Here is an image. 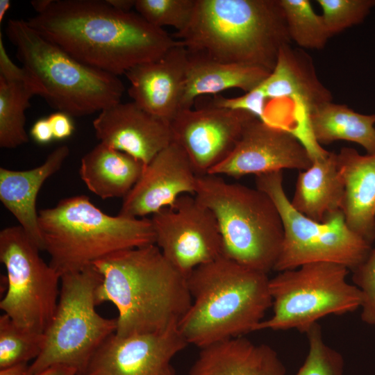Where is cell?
I'll use <instances>...</instances> for the list:
<instances>
[{"mask_svg": "<svg viewBox=\"0 0 375 375\" xmlns=\"http://www.w3.org/2000/svg\"><path fill=\"white\" fill-rule=\"evenodd\" d=\"M26 21L78 61L117 76L160 58L177 43L138 13L119 11L106 0H53Z\"/></svg>", "mask_w": 375, "mask_h": 375, "instance_id": "6da1fadb", "label": "cell"}, {"mask_svg": "<svg viewBox=\"0 0 375 375\" xmlns=\"http://www.w3.org/2000/svg\"><path fill=\"white\" fill-rule=\"evenodd\" d=\"M92 265L101 276L97 303L109 301L116 306L118 336L178 326L192 303L186 277L156 244L114 252Z\"/></svg>", "mask_w": 375, "mask_h": 375, "instance_id": "7a4b0ae2", "label": "cell"}, {"mask_svg": "<svg viewBox=\"0 0 375 375\" xmlns=\"http://www.w3.org/2000/svg\"><path fill=\"white\" fill-rule=\"evenodd\" d=\"M268 274L224 256L188 276L192 303L178 329L199 349L255 331L272 307Z\"/></svg>", "mask_w": 375, "mask_h": 375, "instance_id": "3957f363", "label": "cell"}, {"mask_svg": "<svg viewBox=\"0 0 375 375\" xmlns=\"http://www.w3.org/2000/svg\"><path fill=\"white\" fill-rule=\"evenodd\" d=\"M175 37L190 53L269 72L291 42L278 0H196L189 25Z\"/></svg>", "mask_w": 375, "mask_h": 375, "instance_id": "277c9868", "label": "cell"}, {"mask_svg": "<svg viewBox=\"0 0 375 375\" xmlns=\"http://www.w3.org/2000/svg\"><path fill=\"white\" fill-rule=\"evenodd\" d=\"M38 213L42 251L61 276L114 252L155 244L150 219L108 215L85 195L62 199Z\"/></svg>", "mask_w": 375, "mask_h": 375, "instance_id": "5b68a950", "label": "cell"}, {"mask_svg": "<svg viewBox=\"0 0 375 375\" xmlns=\"http://www.w3.org/2000/svg\"><path fill=\"white\" fill-rule=\"evenodd\" d=\"M6 33L22 67L47 103L70 116L89 115L121 102L118 76L88 66L44 38L24 19H10Z\"/></svg>", "mask_w": 375, "mask_h": 375, "instance_id": "8992f818", "label": "cell"}, {"mask_svg": "<svg viewBox=\"0 0 375 375\" xmlns=\"http://www.w3.org/2000/svg\"><path fill=\"white\" fill-rule=\"evenodd\" d=\"M195 197L215 215L223 256L268 274L281 253L283 226L272 199L262 190L231 183L221 176H197Z\"/></svg>", "mask_w": 375, "mask_h": 375, "instance_id": "52a82bcc", "label": "cell"}, {"mask_svg": "<svg viewBox=\"0 0 375 375\" xmlns=\"http://www.w3.org/2000/svg\"><path fill=\"white\" fill-rule=\"evenodd\" d=\"M101 280L93 265L61 276L57 308L28 375L56 365L74 368L80 375L101 344L116 332L117 318H105L96 310Z\"/></svg>", "mask_w": 375, "mask_h": 375, "instance_id": "ba28073f", "label": "cell"}, {"mask_svg": "<svg viewBox=\"0 0 375 375\" xmlns=\"http://www.w3.org/2000/svg\"><path fill=\"white\" fill-rule=\"evenodd\" d=\"M349 270L340 264L319 262L278 272L269 279L273 313L255 331L296 329L306 333L324 317L356 310L362 297L347 281Z\"/></svg>", "mask_w": 375, "mask_h": 375, "instance_id": "9c48e42d", "label": "cell"}, {"mask_svg": "<svg viewBox=\"0 0 375 375\" xmlns=\"http://www.w3.org/2000/svg\"><path fill=\"white\" fill-rule=\"evenodd\" d=\"M256 184L274 201L283 226V244L274 271L319 262L337 263L353 270L372 250V244L347 226L341 210L328 215L324 222L296 210L285 194L283 172L256 176Z\"/></svg>", "mask_w": 375, "mask_h": 375, "instance_id": "30bf717a", "label": "cell"}, {"mask_svg": "<svg viewBox=\"0 0 375 375\" xmlns=\"http://www.w3.org/2000/svg\"><path fill=\"white\" fill-rule=\"evenodd\" d=\"M40 251L19 225L0 231V261L6 269L0 308L18 326L44 333L57 308L61 275Z\"/></svg>", "mask_w": 375, "mask_h": 375, "instance_id": "8fae6325", "label": "cell"}, {"mask_svg": "<svg viewBox=\"0 0 375 375\" xmlns=\"http://www.w3.org/2000/svg\"><path fill=\"white\" fill-rule=\"evenodd\" d=\"M150 219L155 244L186 278L199 266L223 256L217 219L195 197L180 196L173 205L152 215Z\"/></svg>", "mask_w": 375, "mask_h": 375, "instance_id": "7c38bea8", "label": "cell"}, {"mask_svg": "<svg viewBox=\"0 0 375 375\" xmlns=\"http://www.w3.org/2000/svg\"><path fill=\"white\" fill-rule=\"evenodd\" d=\"M256 117L211 103L182 110L170 122L173 142L185 151L198 176L208 174L231 154L246 126Z\"/></svg>", "mask_w": 375, "mask_h": 375, "instance_id": "4fadbf2b", "label": "cell"}, {"mask_svg": "<svg viewBox=\"0 0 375 375\" xmlns=\"http://www.w3.org/2000/svg\"><path fill=\"white\" fill-rule=\"evenodd\" d=\"M312 162L308 149L295 134L256 117L246 126L231 154L208 174L256 176L285 169L305 170Z\"/></svg>", "mask_w": 375, "mask_h": 375, "instance_id": "5bb4252c", "label": "cell"}, {"mask_svg": "<svg viewBox=\"0 0 375 375\" xmlns=\"http://www.w3.org/2000/svg\"><path fill=\"white\" fill-rule=\"evenodd\" d=\"M188 345L178 326L126 337L115 333L98 348L80 375H176L172 361Z\"/></svg>", "mask_w": 375, "mask_h": 375, "instance_id": "9a60e30c", "label": "cell"}, {"mask_svg": "<svg viewBox=\"0 0 375 375\" xmlns=\"http://www.w3.org/2000/svg\"><path fill=\"white\" fill-rule=\"evenodd\" d=\"M197 176L185 151L172 142L145 166L119 214L135 218L153 215L183 194H194Z\"/></svg>", "mask_w": 375, "mask_h": 375, "instance_id": "2e32d148", "label": "cell"}, {"mask_svg": "<svg viewBox=\"0 0 375 375\" xmlns=\"http://www.w3.org/2000/svg\"><path fill=\"white\" fill-rule=\"evenodd\" d=\"M92 125L97 139L145 166L173 142L170 123L134 101L119 102L101 110Z\"/></svg>", "mask_w": 375, "mask_h": 375, "instance_id": "e0dca14e", "label": "cell"}, {"mask_svg": "<svg viewBox=\"0 0 375 375\" xmlns=\"http://www.w3.org/2000/svg\"><path fill=\"white\" fill-rule=\"evenodd\" d=\"M188 58L186 48L177 41L160 58L128 70L124 75L130 83L128 93L133 101L170 123L181 110Z\"/></svg>", "mask_w": 375, "mask_h": 375, "instance_id": "ac0fdd59", "label": "cell"}, {"mask_svg": "<svg viewBox=\"0 0 375 375\" xmlns=\"http://www.w3.org/2000/svg\"><path fill=\"white\" fill-rule=\"evenodd\" d=\"M255 88L265 102L277 98L294 100L307 119L315 108L333 101L331 91L317 76L312 58L290 44L281 49L275 67Z\"/></svg>", "mask_w": 375, "mask_h": 375, "instance_id": "d6986e66", "label": "cell"}, {"mask_svg": "<svg viewBox=\"0 0 375 375\" xmlns=\"http://www.w3.org/2000/svg\"><path fill=\"white\" fill-rule=\"evenodd\" d=\"M69 154L67 145L51 151L40 165L26 170L0 168V200L33 243L42 251L37 197L45 181L62 167Z\"/></svg>", "mask_w": 375, "mask_h": 375, "instance_id": "ffe728a7", "label": "cell"}, {"mask_svg": "<svg viewBox=\"0 0 375 375\" xmlns=\"http://www.w3.org/2000/svg\"><path fill=\"white\" fill-rule=\"evenodd\" d=\"M338 167L344 187L341 211L347 226L369 243L374 241L375 153L342 147Z\"/></svg>", "mask_w": 375, "mask_h": 375, "instance_id": "44dd1931", "label": "cell"}, {"mask_svg": "<svg viewBox=\"0 0 375 375\" xmlns=\"http://www.w3.org/2000/svg\"><path fill=\"white\" fill-rule=\"evenodd\" d=\"M189 375H285L276 351L237 337L201 348Z\"/></svg>", "mask_w": 375, "mask_h": 375, "instance_id": "7402d4cb", "label": "cell"}, {"mask_svg": "<svg viewBox=\"0 0 375 375\" xmlns=\"http://www.w3.org/2000/svg\"><path fill=\"white\" fill-rule=\"evenodd\" d=\"M344 187L338 167L337 153L326 151L312 158L311 165L299 171L292 206L300 213L315 220L341 210Z\"/></svg>", "mask_w": 375, "mask_h": 375, "instance_id": "603a6c76", "label": "cell"}, {"mask_svg": "<svg viewBox=\"0 0 375 375\" xmlns=\"http://www.w3.org/2000/svg\"><path fill=\"white\" fill-rule=\"evenodd\" d=\"M188 55L181 110L192 108L196 99L201 95L216 94L231 88L249 92L270 74L256 66L222 62L189 51Z\"/></svg>", "mask_w": 375, "mask_h": 375, "instance_id": "cb8c5ba5", "label": "cell"}, {"mask_svg": "<svg viewBox=\"0 0 375 375\" xmlns=\"http://www.w3.org/2000/svg\"><path fill=\"white\" fill-rule=\"evenodd\" d=\"M144 167L133 156L99 143L81 158L79 175L88 190L100 198L124 199Z\"/></svg>", "mask_w": 375, "mask_h": 375, "instance_id": "d4e9b609", "label": "cell"}, {"mask_svg": "<svg viewBox=\"0 0 375 375\" xmlns=\"http://www.w3.org/2000/svg\"><path fill=\"white\" fill-rule=\"evenodd\" d=\"M307 126L319 145L345 140L360 145L367 153H375V114H362L347 105L327 101L310 112Z\"/></svg>", "mask_w": 375, "mask_h": 375, "instance_id": "484cf974", "label": "cell"}, {"mask_svg": "<svg viewBox=\"0 0 375 375\" xmlns=\"http://www.w3.org/2000/svg\"><path fill=\"white\" fill-rule=\"evenodd\" d=\"M33 79L6 81L0 77V147L15 149L28 142L25 129L30 99L38 95Z\"/></svg>", "mask_w": 375, "mask_h": 375, "instance_id": "4316f807", "label": "cell"}, {"mask_svg": "<svg viewBox=\"0 0 375 375\" xmlns=\"http://www.w3.org/2000/svg\"><path fill=\"white\" fill-rule=\"evenodd\" d=\"M291 42L301 49L321 50L332 36L322 15L317 14L308 0H278Z\"/></svg>", "mask_w": 375, "mask_h": 375, "instance_id": "83f0119b", "label": "cell"}, {"mask_svg": "<svg viewBox=\"0 0 375 375\" xmlns=\"http://www.w3.org/2000/svg\"><path fill=\"white\" fill-rule=\"evenodd\" d=\"M44 333L24 329L6 314L0 317V369L35 360L40 353Z\"/></svg>", "mask_w": 375, "mask_h": 375, "instance_id": "f1b7e54d", "label": "cell"}, {"mask_svg": "<svg viewBox=\"0 0 375 375\" xmlns=\"http://www.w3.org/2000/svg\"><path fill=\"white\" fill-rule=\"evenodd\" d=\"M195 5L196 0H135L134 8L150 24L172 26L178 33L189 25Z\"/></svg>", "mask_w": 375, "mask_h": 375, "instance_id": "f546056e", "label": "cell"}, {"mask_svg": "<svg viewBox=\"0 0 375 375\" xmlns=\"http://www.w3.org/2000/svg\"><path fill=\"white\" fill-rule=\"evenodd\" d=\"M306 334L308 354L295 375H344V358L325 342L320 325H312Z\"/></svg>", "mask_w": 375, "mask_h": 375, "instance_id": "4dcf8cb0", "label": "cell"}, {"mask_svg": "<svg viewBox=\"0 0 375 375\" xmlns=\"http://www.w3.org/2000/svg\"><path fill=\"white\" fill-rule=\"evenodd\" d=\"M331 36L362 23L375 7V0H317Z\"/></svg>", "mask_w": 375, "mask_h": 375, "instance_id": "1f68e13d", "label": "cell"}, {"mask_svg": "<svg viewBox=\"0 0 375 375\" xmlns=\"http://www.w3.org/2000/svg\"><path fill=\"white\" fill-rule=\"evenodd\" d=\"M353 271L354 285L361 292V319L366 324L375 325V248Z\"/></svg>", "mask_w": 375, "mask_h": 375, "instance_id": "d6a6232c", "label": "cell"}, {"mask_svg": "<svg viewBox=\"0 0 375 375\" xmlns=\"http://www.w3.org/2000/svg\"><path fill=\"white\" fill-rule=\"evenodd\" d=\"M54 139L63 140L72 135L74 131L71 116L68 114L58 111L51 113L48 117Z\"/></svg>", "mask_w": 375, "mask_h": 375, "instance_id": "836d02e7", "label": "cell"}, {"mask_svg": "<svg viewBox=\"0 0 375 375\" xmlns=\"http://www.w3.org/2000/svg\"><path fill=\"white\" fill-rule=\"evenodd\" d=\"M30 134L36 142L41 144H48L54 139L47 117L38 119L32 126Z\"/></svg>", "mask_w": 375, "mask_h": 375, "instance_id": "e575fe53", "label": "cell"}, {"mask_svg": "<svg viewBox=\"0 0 375 375\" xmlns=\"http://www.w3.org/2000/svg\"><path fill=\"white\" fill-rule=\"evenodd\" d=\"M33 375H78V372L69 367L56 365Z\"/></svg>", "mask_w": 375, "mask_h": 375, "instance_id": "d590c367", "label": "cell"}, {"mask_svg": "<svg viewBox=\"0 0 375 375\" xmlns=\"http://www.w3.org/2000/svg\"><path fill=\"white\" fill-rule=\"evenodd\" d=\"M29 365L23 362L0 369V375H28Z\"/></svg>", "mask_w": 375, "mask_h": 375, "instance_id": "8d00e7d4", "label": "cell"}, {"mask_svg": "<svg viewBox=\"0 0 375 375\" xmlns=\"http://www.w3.org/2000/svg\"><path fill=\"white\" fill-rule=\"evenodd\" d=\"M106 1L114 8L125 12H131L135 3V0H106Z\"/></svg>", "mask_w": 375, "mask_h": 375, "instance_id": "74e56055", "label": "cell"}, {"mask_svg": "<svg viewBox=\"0 0 375 375\" xmlns=\"http://www.w3.org/2000/svg\"><path fill=\"white\" fill-rule=\"evenodd\" d=\"M52 1L53 0H34L31 3L38 14H41L47 10Z\"/></svg>", "mask_w": 375, "mask_h": 375, "instance_id": "f35d334b", "label": "cell"}, {"mask_svg": "<svg viewBox=\"0 0 375 375\" xmlns=\"http://www.w3.org/2000/svg\"><path fill=\"white\" fill-rule=\"evenodd\" d=\"M10 7V1L9 0H0V22L3 19V17Z\"/></svg>", "mask_w": 375, "mask_h": 375, "instance_id": "ab89813d", "label": "cell"}, {"mask_svg": "<svg viewBox=\"0 0 375 375\" xmlns=\"http://www.w3.org/2000/svg\"><path fill=\"white\" fill-rule=\"evenodd\" d=\"M374 241H375V224H374Z\"/></svg>", "mask_w": 375, "mask_h": 375, "instance_id": "60d3db41", "label": "cell"}]
</instances>
